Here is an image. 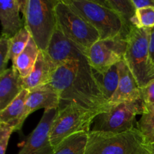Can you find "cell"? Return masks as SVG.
I'll return each instance as SVG.
<instances>
[{
    "label": "cell",
    "mask_w": 154,
    "mask_h": 154,
    "mask_svg": "<svg viewBox=\"0 0 154 154\" xmlns=\"http://www.w3.org/2000/svg\"><path fill=\"white\" fill-rule=\"evenodd\" d=\"M150 30L135 27L130 32L123 57L141 88L154 80V66L149 51Z\"/></svg>",
    "instance_id": "8992f818"
},
{
    "label": "cell",
    "mask_w": 154,
    "mask_h": 154,
    "mask_svg": "<svg viewBox=\"0 0 154 154\" xmlns=\"http://www.w3.org/2000/svg\"><path fill=\"white\" fill-rule=\"evenodd\" d=\"M84 154H152L138 128L120 133L92 132L88 133Z\"/></svg>",
    "instance_id": "7a4b0ae2"
},
{
    "label": "cell",
    "mask_w": 154,
    "mask_h": 154,
    "mask_svg": "<svg viewBox=\"0 0 154 154\" xmlns=\"http://www.w3.org/2000/svg\"><path fill=\"white\" fill-rule=\"evenodd\" d=\"M144 109L142 99L111 105L96 116L90 131L120 133L137 128L136 116H141Z\"/></svg>",
    "instance_id": "ba28073f"
},
{
    "label": "cell",
    "mask_w": 154,
    "mask_h": 154,
    "mask_svg": "<svg viewBox=\"0 0 154 154\" xmlns=\"http://www.w3.org/2000/svg\"><path fill=\"white\" fill-rule=\"evenodd\" d=\"M149 51L152 63L154 66V28L150 30V40H149Z\"/></svg>",
    "instance_id": "f1b7e54d"
},
{
    "label": "cell",
    "mask_w": 154,
    "mask_h": 154,
    "mask_svg": "<svg viewBox=\"0 0 154 154\" xmlns=\"http://www.w3.org/2000/svg\"><path fill=\"white\" fill-rule=\"evenodd\" d=\"M102 2L107 7L119 14L129 32L136 27V9L132 0H102Z\"/></svg>",
    "instance_id": "d6986e66"
},
{
    "label": "cell",
    "mask_w": 154,
    "mask_h": 154,
    "mask_svg": "<svg viewBox=\"0 0 154 154\" xmlns=\"http://www.w3.org/2000/svg\"><path fill=\"white\" fill-rule=\"evenodd\" d=\"M100 113L85 109L75 104L60 105L50 130V140L54 149L72 135L89 133L94 119Z\"/></svg>",
    "instance_id": "5b68a950"
},
{
    "label": "cell",
    "mask_w": 154,
    "mask_h": 154,
    "mask_svg": "<svg viewBox=\"0 0 154 154\" xmlns=\"http://www.w3.org/2000/svg\"><path fill=\"white\" fill-rule=\"evenodd\" d=\"M31 35L26 27H23L10 40V60L12 63L28 45Z\"/></svg>",
    "instance_id": "603a6c76"
},
{
    "label": "cell",
    "mask_w": 154,
    "mask_h": 154,
    "mask_svg": "<svg viewBox=\"0 0 154 154\" xmlns=\"http://www.w3.org/2000/svg\"><path fill=\"white\" fill-rule=\"evenodd\" d=\"M126 45V38L121 35L99 40L87 50L85 56L93 71L102 74L123 60Z\"/></svg>",
    "instance_id": "9c48e42d"
},
{
    "label": "cell",
    "mask_w": 154,
    "mask_h": 154,
    "mask_svg": "<svg viewBox=\"0 0 154 154\" xmlns=\"http://www.w3.org/2000/svg\"><path fill=\"white\" fill-rule=\"evenodd\" d=\"M50 84L59 93L60 105L75 104L99 112H103L109 108L86 57L59 66Z\"/></svg>",
    "instance_id": "6da1fadb"
},
{
    "label": "cell",
    "mask_w": 154,
    "mask_h": 154,
    "mask_svg": "<svg viewBox=\"0 0 154 154\" xmlns=\"http://www.w3.org/2000/svg\"><path fill=\"white\" fill-rule=\"evenodd\" d=\"M45 52L57 67L70 60H80L86 57L84 51L69 40L58 26Z\"/></svg>",
    "instance_id": "8fae6325"
},
{
    "label": "cell",
    "mask_w": 154,
    "mask_h": 154,
    "mask_svg": "<svg viewBox=\"0 0 154 154\" xmlns=\"http://www.w3.org/2000/svg\"><path fill=\"white\" fill-rule=\"evenodd\" d=\"M119 84L117 91L109 102V106L141 99V88L124 60L118 63Z\"/></svg>",
    "instance_id": "4fadbf2b"
},
{
    "label": "cell",
    "mask_w": 154,
    "mask_h": 154,
    "mask_svg": "<svg viewBox=\"0 0 154 154\" xmlns=\"http://www.w3.org/2000/svg\"><path fill=\"white\" fill-rule=\"evenodd\" d=\"M137 128L149 145L154 144V105H145V109L138 121Z\"/></svg>",
    "instance_id": "7402d4cb"
},
{
    "label": "cell",
    "mask_w": 154,
    "mask_h": 154,
    "mask_svg": "<svg viewBox=\"0 0 154 154\" xmlns=\"http://www.w3.org/2000/svg\"><path fill=\"white\" fill-rule=\"evenodd\" d=\"M150 151H151V153L154 154V144L150 145Z\"/></svg>",
    "instance_id": "f546056e"
},
{
    "label": "cell",
    "mask_w": 154,
    "mask_h": 154,
    "mask_svg": "<svg viewBox=\"0 0 154 154\" xmlns=\"http://www.w3.org/2000/svg\"><path fill=\"white\" fill-rule=\"evenodd\" d=\"M10 38L2 34L0 38V74L7 69L10 60Z\"/></svg>",
    "instance_id": "d4e9b609"
},
{
    "label": "cell",
    "mask_w": 154,
    "mask_h": 154,
    "mask_svg": "<svg viewBox=\"0 0 154 154\" xmlns=\"http://www.w3.org/2000/svg\"><path fill=\"white\" fill-rule=\"evenodd\" d=\"M137 28L151 29L154 28V7H148L136 10Z\"/></svg>",
    "instance_id": "cb8c5ba5"
},
{
    "label": "cell",
    "mask_w": 154,
    "mask_h": 154,
    "mask_svg": "<svg viewBox=\"0 0 154 154\" xmlns=\"http://www.w3.org/2000/svg\"><path fill=\"white\" fill-rule=\"evenodd\" d=\"M20 12H21V0H0L2 34L11 38L25 27L20 17Z\"/></svg>",
    "instance_id": "9a60e30c"
},
{
    "label": "cell",
    "mask_w": 154,
    "mask_h": 154,
    "mask_svg": "<svg viewBox=\"0 0 154 154\" xmlns=\"http://www.w3.org/2000/svg\"><path fill=\"white\" fill-rule=\"evenodd\" d=\"M98 31L100 40L123 36L127 38L130 32L118 13L101 1L66 0Z\"/></svg>",
    "instance_id": "277c9868"
},
{
    "label": "cell",
    "mask_w": 154,
    "mask_h": 154,
    "mask_svg": "<svg viewBox=\"0 0 154 154\" xmlns=\"http://www.w3.org/2000/svg\"><path fill=\"white\" fill-rule=\"evenodd\" d=\"M23 79L12 66L0 74V111L10 105L24 90Z\"/></svg>",
    "instance_id": "2e32d148"
},
{
    "label": "cell",
    "mask_w": 154,
    "mask_h": 154,
    "mask_svg": "<svg viewBox=\"0 0 154 154\" xmlns=\"http://www.w3.org/2000/svg\"><path fill=\"white\" fill-rule=\"evenodd\" d=\"M59 0L21 1L24 24L39 50L46 51L57 26L55 7Z\"/></svg>",
    "instance_id": "3957f363"
},
{
    "label": "cell",
    "mask_w": 154,
    "mask_h": 154,
    "mask_svg": "<svg viewBox=\"0 0 154 154\" xmlns=\"http://www.w3.org/2000/svg\"><path fill=\"white\" fill-rule=\"evenodd\" d=\"M29 93L27 97L24 108L23 121L35 111L44 108L45 110L58 109L61 100L57 90L51 84L29 90Z\"/></svg>",
    "instance_id": "7c38bea8"
},
{
    "label": "cell",
    "mask_w": 154,
    "mask_h": 154,
    "mask_svg": "<svg viewBox=\"0 0 154 154\" xmlns=\"http://www.w3.org/2000/svg\"><path fill=\"white\" fill-rule=\"evenodd\" d=\"M57 66L51 61L45 51H40L31 73L23 81L24 90H31L50 84Z\"/></svg>",
    "instance_id": "5bb4252c"
},
{
    "label": "cell",
    "mask_w": 154,
    "mask_h": 154,
    "mask_svg": "<svg viewBox=\"0 0 154 154\" xmlns=\"http://www.w3.org/2000/svg\"><path fill=\"white\" fill-rule=\"evenodd\" d=\"M57 110H45L38 126L29 135L24 145L17 154H53L54 153L55 149L50 140V130Z\"/></svg>",
    "instance_id": "30bf717a"
},
{
    "label": "cell",
    "mask_w": 154,
    "mask_h": 154,
    "mask_svg": "<svg viewBox=\"0 0 154 154\" xmlns=\"http://www.w3.org/2000/svg\"><path fill=\"white\" fill-rule=\"evenodd\" d=\"M135 9L144 8L154 7V0H132Z\"/></svg>",
    "instance_id": "83f0119b"
},
{
    "label": "cell",
    "mask_w": 154,
    "mask_h": 154,
    "mask_svg": "<svg viewBox=\"0 0 154 154\" xmlns=\"http://www.w3.org/2000/svg\"><path fill=\"white\" fill-rule=\"evenodd\" d=\"M94 75L99 83L104 97L109 104L110 100L117 91L118 87L119 78H120L118 63L113 66L104 73L101 74L94 72Z\"/></svg>",
    "instance_id": "ffe728a7"
},
{
    "label": "cell",
    "mask_w": 154,
    "mask_h": 154,
    "mask_svg": "<svg viewBox=\"0 0 154 154\" xmlns=\"http://www.w3.org/2000/svg\"><path fill=\"white\" fill-rule=\"evenodd\" d=\"M88 133L74 135L63 141L53 154H84L87 147Z\"/></svg>",
    "instance_id": "44dd1931"
},
{
    "label": "cell",
    "mask_w": 154,
    "mask_h": 154,
    "mask_svg": "<svg viewBox=\"0 0 154 154\" xmlns=\"http://www.w3.org/2000/svg\"><path fill=\"white\" fill-rule=\"evenodd\" d=\"M14 131L11 125L0 123V154H5L10 137Z\"/></svg>",
    "instance_id": "484cf974"
},
{
    "label": "cell",
    "mask_w": 154,
    "mask_h": 154,
    "mask_svg": "<svg viewBox=\"0 0 154 154\" xmlns=\"http://www.w3.org/2000/svg\"><path fill=\"white\" fill-rule=\"evenodd\" d=\"M29 93L28 90H23L10 105L0 111V123L11 125L15 131L21 130L24 123L23 117Z\"/></svg>",
    "instance_id": "e0dca14e"
},
{
    "label": "cell",
    "mask_w": 154,
    "mask_h": 154,
    "mask_svg": "<svg viewBox=\"0 0 154 154\" xmlns=\"http://www.w3.org/2000/svg\"><path fill=\"white\" fill-rule=\"evenodd\" d=\"M39 52L40 50L32 38L30 37L28 45L25 49L12 63V66L17 71L23 79L26 78L32 72L38 57Z\"/></svg>",
    "instance_id": "ac0fdd59"
},
{
    "label": "cell",
    "mask_w": 154,
    "mask_h": 154,
    "mask_svg": "<svg viewBox=\"0 0 154 154\" xmlns=\"http://www.w3.org/2000/svg\"><path fill=\"white\" fill-rule=\"evenodd\" d=\"M141 99L144 105H154V80L141 88Z\"/></svg>",
    "instance_id": "4316f807"
},
{
    "label": "cell",
    "mask_w": 154,
    "mask_h": 154,
    "mask_svg": "<svg viewBox=\"0 0 154 154\" xmlns=\"http://www.w3.org/2000/svg\"><path fill=\"white\" fill-rule=\"evenodd\" d=\"M55 12L57 26L84 54L100 40L97 30L66 0H59L55 7Z\"/></svg>",
    "instance_id": "52a82bcc"
}]
</instances>
